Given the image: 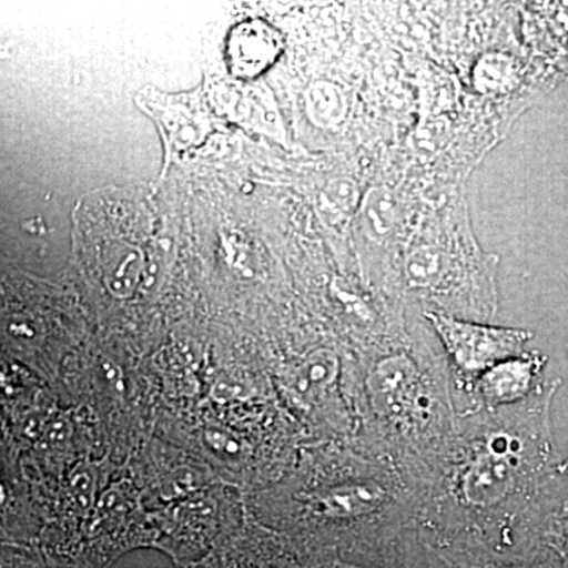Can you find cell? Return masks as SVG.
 <instances>
[{
    "label": "cell",
    "mask_w": 568,
    "mask_h": 568,
    "mask_svg": "<svg viewBox=\"0 0 568 568\" xmlns=\"http://www.w3.org/2000/svg\"><path fill=\"white\" fill-rule=\"evenodd\" d=\"M556 388L519 405L458 410L450 435L416 473L418 536L511 548L523 515L556 474Z\"/></svg>",
    "instance_id": "6da1fadb"
},
{
    "label": "cell",
    "mask_w": 568,
    "mask_h": 568,
    "mask_svg": "<svg viewBox=\"0 0 568 568\" xmlns=\"http://www.w3.org/2000/svg\"><path fill=\"white\" fill-rule=\"evenodd\" d=\"M399 463H349L306 478L287 500L280 530L353 562L414 528L417 484ZM407 470V469H406Z\"/></svg>",
    "instance_id": "7a4b0ae2"
},
{
    "label": "cell",
    "mask_w": 568,
    "mask_h": 568,
    "mask_svg": "<svg viewBox=\"0 0 568 568\" xmlns=\"http://www.w3.org/2000/svg\"><path fill=\"white\" fill-rule=\"evenodd\" d=\"M457 376V388L467 395L477 377L508 358L526 353L532 334L519 328L469 323L446 313L426 312Z\"/></svg>",
    "instance_id": "3957f363"
},
{
    "label": "cell",
    "mask_w": 568,
    "mask_h": 568,
    "mask_svg": "<svg viewBox=\"0 0 568 568\" xmlns=\"http://www.w3.org/2000/svg\"><path fill=\"white\" fill-rule=\"evenodd\" d=\"M339 562L283 532H248L220 545L192 568H338Z\"/></svg>",
    "instance_id": "277c9868"
},
{
    "label": "cell",
    "mask_w": 568,
    "mask_h": 568,
    "mask_svg": "<svg viewBox=\"0 0 568 568\" xmlns=\"http://www.w3.org/2000/svg\"><path fill=\"white\" fill-rule=\"evenodd\" d=\"M510 549L537 551L568 568V477L555 474L519 521Z\"/></svg>",
    "instance_id": "5b68a950"
},
{
    "label": "cell",
    "mask_w": 568,
    "mask_h": 568,
    "mask_svg": "<svg viewBox=\"0 0 568 568\" xmlns=\"http://www.w3.org/2000/svg\"><path fill=\"white\" fill-rule=\"evenodd\" d=\"M547 358L538 353H525L500 362L477 377L467 392V409H497L519 405L544 394V369Z\"/></svg>",
    "instance_id": "8992f818"
},
{
    "label": "cell",
    "mask_w": 568,
    "mask_h": 568,
    "mask_svg": "<svg viewBox=\"0 0 568 568\" xmlns=\"http://www.w3.org/2000/svg\"><path fill=\"white\" fill-rule=\"evenodd\" d=\"M144 100L148 111L160 123L163 136L173 151H183L200 144L212 130L211 114L196 93L182 97L153 93V97H144Z\"/></svg>",
    "instance_id": "52a82bcc"
},
{
    "label": "cell",
    "mask_w": 568,
    "mask_h": 568,
    "mask_svg": "<svg viewBox=\"0 0 568 568\" xmlns=\"http://www.w3.org/2000/svg\"><path fill=\"white\" fill-rule=\"evenodd\" d=\"M447 568H564L537 551L493 549L474 541L424 540Z\"/></svg>",
    "instance_id": "ba28073f"
},
{
    "label": "cell",
    "mask_w": 568,
    "mask_h": 568,
    "mask_svg": "<svg viewBox=\"0 0 568 568\" xmlns=\"http://www.w3.org/2000/svg\"><path fill=\"white\" fill-rule=\"evenodd\" d=\"M280 33L263 21H246L231 32L227 62L241 78H253L274 63L282 51Z\"/></svg>",
    "instance_id": "9c48e42d"
},
{
    "label": "cell",
    "mask_w": 568,
    "mask_h": 568,
    "mask_svg": "<svg viewBox=\"0 0 568 568\" xmlns=\"http://www.w3.org/2000/svg\"><path fill=\"white\" fill-rule=\"evenodd\" d=\"M338 568H447L426 547L416 529L406 530L386 547L368 552L354 562H339Z\"/></svg>",
    "instance_id": "30bf717a"
},
{
    "label": "cell",
    "mask_w": 568,
    "mask_h": 568,
    "mask_svg": "<svg viewBox=\"0 0 568 568\" xmlns=\"http://www.w3.org/2000/svg\"><path fill=\"white\" fill-rule=\"evenodd\" d=\"M2 568H59L51 567L44 564L43 560L36 558L32 555H26V552L9 551L3 552Z\"/></svg>",
    "instance_id": "8fae6325"
},
{
    "label": "cell",
    "mask_w": 568,
    "mask_h": 568,
    "mask_svg": "<svg viewBox=\"0 0 568 568\" xmlns=\"http://www.w3.org/2000/svg\"><path fill=\"white\" fill-rule=\"evenodd\" d=\"M556 474L568 477V457L556 465Z\"/></svg>",
    "instance_id": "7c38bea8"
}]
</instances>
